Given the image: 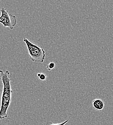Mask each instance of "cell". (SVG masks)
<instances>
[{"label": "cell", "instance_id": "1", "mask_svg": "<svg viewBox=\"0 0 113 125\" xmlns=\"http://www.w3.org/2000/svg\"><path fill=\"white\" fill-rule=\"evenodd\" d=\"M0 77L3 84V89L1 96V104L0 111V119H4L8 117L7 112L11 105L13 90L11 86V79L9 71H0Z\"/></svg>", "mask_w": 113, "mask_h": 125}, {"label": "cell", "instance_id": "2", "mask_svg": "<svg viewBox=\"0 0 113 125\" xmlns=\"http://www.w3.org/2000/svg\"><path fill=\"white\" fill-rule=\"evenodd\" d=\"M23 41L28 49L30 59L35 62H44L46 57L45 50L43 48L33 43L26 38H24Z\"/></svg>", "mask_w": 113, "mask_h": 125}, {"label": "cell", "instance_id": "3", "mask_svg": "<svg viewBox=\"0 0 113 125\" xmlns=\"http://www.w3.org/2000/svg\"><path fill=\"white\" fill-rule=\"evenodd\" d=\"M1 16L0 23L4 28H8L12 30L17 24L16 16L9 14L6 9L2 7L0 9Z\"/></svg>", "mask_w": 113, "mask_h": 125}, {"label": "cell", "instance_id": "4", "mask_svg": "<svg viewBox=\"0 0 113 125\" xmlns=\"http://www.w3.org/2000/svg\"><path fill=\"white\" fill-rule=\"evenodd\" d=\"M92 106L96 110L102 111L104 108V103L100 99H95L92 101Z\"/></svg>", "mask_w": 113, "mask_h": 125}, {"label": "cell", "instance_id": "5", "mask_svg": "<svg viewBox=\"0 0 113 125\" xmlns=\"http://www.w3.org/2000/svg\"><path fill=\"white\" fill-rule=\"evenodd\" d=\"M37 77L41 81H45L47 79V76L44 74L42 73H38Z\"/></svg>", "mask_w": 113, "mask_h": 125}, {"label": "cell", "instance_id": "6", "mask_svg": "<svg viewBox=\"0 0 113 125\" xmlns=\"http://www.w3.org/2000/svg\"><path fill=\"white\" fill-rule=\"evenodd\" d=\"M56 67V64L54 62H51L47 66V68L48 71H51L54 69Z\"/></svg>", "mask_w": 113, "mask_h": 125}, {"label": "cell", "instance_id": "7", "mask_svg": "<svg viewBox=\"0 0 113 125\" xmlns=\"http://www.w3.org/2000/svg\"><path fill=\"white\" fill-rule=\"evenodd\" d=\"M68 121H69L68 120H66L64 122L60 123V124H54L51 122H48L46 123L45 125H65V124H66L68 123Z\"/></svg>", "mask_w": 113, "mask_h": 125}]
</instances>
